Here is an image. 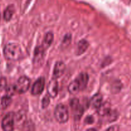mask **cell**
Wrapping results in <instances>:
<instances>
[{
    "mask_svg": "<svg viewBox=\"0 0 131 131\" xmlns=\"http://www.w3.org/2000/svg\"><path fill=\"white\" fill-rule=\"evenodd\" d=\"M14 11H15V9H14V5H9L6 9H5V12H4L3 17L4 19L6 21H8L11 19V18L12 17V15L14 14Z\"/></svg>",
    "mask_w": 131,
    "mask_h": 131,
    "instance_id": "cell-14",
    "label": "cell"
},
{
    "mask_svg": "<svg viewBox=\"0 0 131 131\" xmlns=\"http://www.w3.org/2000/svg\"><path fill=\"white\" fill-rule=\"evenodd\" d=\"M111 110L110 106L107 103H104L103 104H101L98 108V113L101 116H104L107 115Z\"/></svg>",
    "mask_w": 131,
    "mask_h": 131,
    "instance_id": "cell-15",
    "label": "cell"
},
{
    "mask_svg": "<svg viewBox=\"0 0 131 131\" xmlns=\"http://www.w3.org/2000/svg\"><path fill=\"white\" fill-rule=\"evenodd\" d=\"M50 103V97L49 95H47L45 96L43 98L42 101V106L43 108H46L47 106H49Z\"/></svg>",
    "mask_w": 131,
    "mask_h": 131,
    "instance_id": "cell-20",
    "label": "cell"
},
{
    "mask_svg": "<svg viewBox=\"0 0 131 131\" xmlns=\"http://www.w3.org/2000/svg\"><path fill=\"white\" fill-rule=\"evenodd\" d=\"M30 85V80L26 76H22L14 85L15 92L19 93H24L28 91Z\"/></svg>",
    "mask_w": 131,
    "mask_h": 131,
    "instance_id": "cell-3",
    "label": "cell"
},
{
    "mask_svg": "<svg viewBox=\"0 0 131 131\" xmlns=\"http://www.w3.org/2000/svg\"><path fill=\"white\" fill-rule=\"evenodd\" d=\"M88 79L89 78H88V75L86 73H81L78 75L75 80L78 81V84H79L80 90H83L85 89L87 84H88Z\"/></svg>",
    "mask_w": 131,
    "mask_h": 131,
    "instance_id": "cell-8",
    "label": "cell"
},
{
    "mask_svg": "<svg viewBox=\"0 0 131 131\" xmlns=\"http://www.w3.org/2000/svg\"><path fill=\"white\" fill-rule=\"evenodd\" d=\"M83 113H84V109L81 106L79 105L77 108L74 110V118L75 120H80L81 118L82 117Z\"/></svg>",
    "mask_w": 131,
    "mask_h": 131,
    "instance_id": "cell-16",
    "label": "cell"
},
{
    "mask_svg": "<svg viewBox=\"0 0 131 131\" xmlns=\"http://www.w3.org/2000/svg\"><path fill=\"white\" fill-rule=\"evenodd\" d=\"M6 84H7V81H6V78H0V90L5 89L6 87Z\"/></svg>",
    "mask_w": 131,
    "mask_h": 131,
    "instance_id": "cell-22",
    "label": "cell"
},
{
    "mask_svg": "<svg viewBox=\"0 0 131 131\" xmlns=\"http://www.w3.org/2000/svg\"><path fill=\"white\" fill-rule=\"evenodd\" d=\"M54 116L59 123H66L69 120V111L67 107L62 104H58L55 109Z\"/></svg>",
    "mask_w": 131,
    "mask_h": 131,
    "instance_id": "cell-2",
    "label": "cell"
},
{
    "mask_svg": "<svg viewBox=\"0 0 131 131\" xmlns=\"http://www.w3.org/2000/svg\"><path fill=\"white\" fill-rule=\"evenodd\" d=\"M65 70V65L62 61H58L54 65L53 70V77L55 79L60 78L63 74Z\"/></svg>",
    "mask_w": 131,
    "mask_h": 131,
    "instance_id": "cell-7",
    "label": "cell"
},
{
    "mask_svg": "<svg viewBox=\"0 0 131 131\" xmlns=\"http://www.w3.org/2000/svg\"><path fill=\"white\" fill-rule=\"evenodd\" d=\"M44 49L42 46H38L36 47L34 52L35 63H39L42 60L44 54Z\"/></svg>",
    "mask_w": 131,
    "mask_h": 131,
    "instance_id": "cell-9",
    "label": "cell"
},
{
    "mask_svg": "<svg viewBox=\"0 0 131 131\" xmlns=\"http://www.w3.org/2000/svg\"><path fill=\"white\" fill-rule=\"evenodd\" d=\"M70 104L71 106V107L72 108V110H75V108L78 107L79 106V100L78 99H73L71 100L70 102Z\"/></svg>",
    "mask_w": 131,
    "mask_h": 131,
    "instance_id": "cell-21",
    "label": "cell"
},
{
    "mask_svg": "<svg viewBox=\"0 0 131 131\" xmlns=\"http://www.w3.org/2000/svg\"><path fill=\"white\" fill-rule=\"evenodd\" d=\"M2 128L6 131L14 130V114L13 113H9L3 119Z\"/></svg>",
    "mask_w": 131,
    "mask_h": 131,
    "instance_id": "cell-4",
    "label": "cell"
},
{
    "mask_svg": "<svg viewBox=\"0 0 131 131\" xmlns=\"http://www.w3.org/2000/svg\"><path fill=\"white\" fill-rule=\"evenodd\" d=\"M102 96L100 93L94 95L91 99V106L95 109H98L99 106L102 104Z\"/></svg>",
    "mask_w": 131,
    "mask_h": 131,
    "instance_id": "cell-10",
    "label": "cell"
},
{
    "mask_svg": "<svg viewBox=\"0 0 131 131\" xmlns=\"http://www.w3.org/2000/svg\"><path fill=\"white\" fill-rule=\"evenodd\" d=\"M94 122V118L92 115H89L85 119V123L86 124H92Z\"/></svg>",
    "mask_w": 131,
    "mask_h": 131,
    "instance_id": "cell-23",
    "label": "cell"
},
{
    "mask_svg": "<svg viewBox=\"0 0 131 131\" xmlns=\"http://www.w3.org/2000/svg\"><path fill=\"white\" fill-rule=\"evenodd\" d=\"M89 46V43L86 40H82L79 41L78 45L76 54L78 55H81L84 53Z\"/></svg>",
    "mask_w": 131,
    "mask_h": 131,
    "instance_id": "cell-11",
    "label": "cell"
},
{
    "mask_svg": "<svg viewBox=\"0 0 131 131\" xmlns=\"http://www.w3.org/2000/svg\"><path fill=\"white\" fill-rule=\"evenodd\" d=\"M68 89H69V92L71 94L75 95L80 91V87H79L78 81L75 79L70 83L69 87H68Z\"/></svg>",
    "mask_w": 131,
    "mask_h": 131,
    "instance_id": "cell-13",
    "label": "cell"
},
{
    "mask_svg": "<svg viewBox=\"0 0 131 131\" xmlns=\"http://www.w3.org/2000/svg\"><path fill=\"white\" fill-rule=\"evenodd\" d=\"M104 116H106L107 120H108L110 122H114L115 120H116V119H117L118 113L116 111L110 110V112H109L107 115H105Z\"/></svg>",
    "mask_w": 131,
    "mask_h": 131,
    "instance_id": "cell-18",
    "label": "cell"
},
{
    "mask_svg": "<svg viewBox=\"0 0 131 131\" xmlns=\"http://www.w3.org/2000/svg\"><path fill=\"white\" fill-rule=\"evenodd\" d=\"M4 56L7 60L16 61L23 56V52L20 46L15 43H9L5 46L3 50Z\"/></svg>",
    "mask_w": 131,
    "mask_h": 131,
    "instance_id": "cell-1",
    "label": "cell"
},
{
    "mask_svg": "<svg viewBox=\"0 0 131 131\" xmlns=\"http://www.w3.org/2000/svg\"><path fill=\"white\" fill-rule=\"evenodd\" d=\"M47 90L49 97H52V98H54L56 97V95H58V84L56 79L53 78L49 82L47 87Z\"/></svg>",
    "mask_w": 131,
    "mask_h": 131,
    "instance_id": "cell-6",
    "label": "cell"
},
{
    "mask_svg": "<svg viewBox=\"0 0 131 131\" xmlns=\"http://www.w3.org/2000/svg\"><path fill=\"white\" fill-rule=\"evenodd\" d=\"M1 106H2V107L3 109H6L10 105L12 102V99L10 97V96L9 95H6L4 96V97H2L1 99Z\"/></svg>",
    "mask_w": 131,
    "mask_h": 131,
    "instance_id": "cell-17",
    "label": "cell"
},
{
    "mask_svg": "<svg viewBox=\"0 0 131 131\" xmlns=\"http://www.w3.org/2000/svg\"><path fill=\"white\" fill-rule=\"evenodd\" d=\"M71 42V35L70 34H67L64 37L63 40L62 42V46H64V47H66L70 44Z\"/></svg>",
    "mask_w": 131,
    "mask_h": 131,
    "instance_id": "cell-19",
    "label": "cell"
},
{
    "mask_svg": "<svg viewBox=\"0 0 131 131\" xmlns=\"http://www.w3.org/2000/svg\"><path fill=\"white\" fill-rule=\"evenodd\" d=\"M54 35L53 33L52 32H48L46 33L45 35L44 39L43 40V43H42V47H43L44 49H47L51 45L52 41H53Z\"/></svg>",
    "mask_w": 131,
    "mask_h": 131,
    "instance_id": "cell-12",
    "label": "cell"
},
{
    "mask_svg": "<svg viewBox=\"0 0 131 131\" xmlns=\"http://www.w3.org/2000/svg\"><path fill=\"white\" fill-rule=\"evenodd\" d=\"M45 79L43 78H40L36 81L35 83L33 84L31 89V93L34 95H37L43 91L45 86Z\"/></svg>",
    "mask_w": 131,
    "mask_h": 131,
    "instance_id": "cell-5",
    "label": "cell"
}]
</instances>
